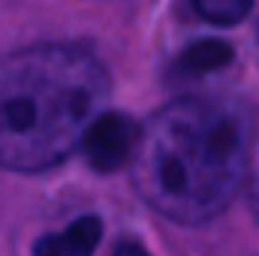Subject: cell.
<instances>
[{"mask_svg": "<svg viewBox=\"0 0 259 256\" xmlns=\"http://www.w3.org/2000/svg\"><path fill=\"white\" fill-rule=\"evenodd\" d=\"M250 118L229 100H178L145 127L133 157L139 196L175 223H205L238 193L247 172Z\"/></svg>", "mask_w": 259, "mask_h": 256, "instance_id": "1", "label": "cell"}, {"mask_svg": "<svg viewBox=\"0 0 259 256\" xmlns=\"http://www.w3.org/2000/svg\"><path fill=\"white\" fill-rule=\"evenodd\" d=\"M109 72L91 52L42 42L0 64V166L42 172L81 148L106 112Z\"/></svg>", "mask_w": 259, "mask_h": 256, "instance_id": "2", "label": "cell"}, {"mask_svg": "<svg viewBox=\"0 0 259 256\" xmlns=\"http://www.w3.org/2000/svg\"><path fill=\"white\" fill-rule=\"evenodd\" d=\"M139 139H142V127L121 112H103L91 130L84 133L81 139V151L88 157V163L97 169V172H115L121 166H133V157H136V148H139Z\"/></svg>", "mask_w": 259, "mask_h": 256, "instance_id": "3", "label": "cell"}, {"mask_svg": "<svg viewBox=\"0 0 259 256\" xmlns=\"http://www.w3.org/2000/svg\"><path fill=\"white\" fill-rule=\"evenodd\" d=\"M103 238V223L94 214L72 220L66 229L36 241V256H94Z\"/></svg>", "mask_w": 259, "mask_h": 256, "instance_id": "4", "label": "cell"}, {"mask_svg": "<svg viewBox=\"0 0 259 256\" xmlns=\"http://www.w3.org/2000/svg\"><path fill=\"white\" fill-rule=\"evenodd\" d=\"M232 61V49L220 39H205L190 46L181 58H178V69L184 75H205V72H217Z\"/></svg>", "mask_w": 259, "mask_h": 256, "instance_id": "5", "label": "cell"}, {"mask_svg": "<svg viewBox=\"0 0 259 256\" xmlns=\"http://www.w3.org/2000/svg\"><path fill=\"white\" fill-rule=\"evenodd\" d=\"M193 9L205 21L229 27L247 18V12L253 9V0H193Z\"/></svg>", "mask_w": 259, "mask_h": 256, "instance_id": "6", "label": "cell"}, {"mask_svg": "<svg viewBox=\"0 0 259 256\" xmlns=\"http://www.w3.org/2000/svg\"><path fill=\"white\" fill-rule=\"evenodd\" d=\"M115 256H151L139 241H121L118 247H115Z\"/></svg>", "mask_w": 259, "mask_h": 256, "instance_id": "7", "label": "cell"}, {"mask_svg": "<svg viewBox=\"0 0 259 256\" xmlns=\"http://www.w3.org/2000/svg\"><path fill=\"white\" fill-rule=\"evenodd\" d=\"M253 202H256V214H259V187H256V193H253Z\"/></svg>", "mask_w": 259, "mask_h": 256, "instance_id": "8", "label": "cell"}]
</instances>
